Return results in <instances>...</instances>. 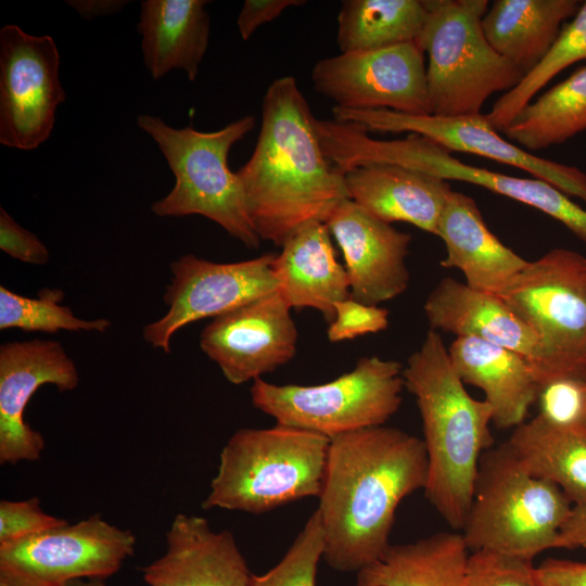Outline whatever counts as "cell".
Returning a JSON list of instances; mask_svg holds the SVG:
<instances>
[{
	"mask_svg": "<svg viewBox=\"0 0 586 586\" xmlns=\"http://www.w3.org/2000/svg\"><path fill=\"white\" fill-rule=\"evenodd\" d=\"M426 480L423 441L406 431L381 425L331 438L317 508L327 564L358 573L379 560L399 504Z\"/></svg>",
	"mask_w": 586,
	"mask_h": 586,
	"instance_id": "6da1fadb",
	"label": "cell"
},
{
	"mask_svg": "<svg viewBox=\"0 0 586 586\" xmlns=\"http://www.w3.org/2000/svg\"><path fill=\"white\" fill-rule=\"evenodd\" d=\"M316 120L293 76L268 86L254 151L235 171L260 240L282 246L304 225L326 224L349 199L344 173L323 152Z\"/></svg>",
	"mask_w": 586,
	"mask_h": 586,
	"instance_id": "7a4b0ae2",
	"label": "cell"
},
{
	"mask_svg": "<svg viewBox=\"0 0 586 586\" xmlns=\"http://www.w3.org/2000/svg\"><path fill=\"white\" fill-rule=\"evenodd\" d=\"M403 379L422 421L428 457L424 495L450 527L462 530L481 456L494 445L492 407L467 392L435 330L409 356Z\"/></svg>",
	"mask_w": 586,
	"mask_h": 586,
	"instance_id": "3957f363",
	"label": "cell"
},
{
	"mask_svg": "<svg viewBox=\"0 0 586 586\" xmlns=\"http://www.w3.org/2000/svg\"><path fill=\"white\" fill-rule=\"evenodd\" d=\"M330 438L276 423L240 429L222 447L202 508L262 514L319 497Z\"/></svg>",
	"mask_w": 586,
	"mask_h": 586,
	"instance_id": "277c9868",
	"label": "cell"
},
{
	"mask_svg": "<svg viewBox=\"0 0 586 586\" xmlns=\"http://www.w3.org/2000/svg\"><path fill=\"white\" fill-rule=\"evenodd\" d=\"M572 507L558 485L527 472L505 442L481 456L461 534L470 552L533 561L556 548Z\"/></svg>",
	"mask_w": 586,
	"mask_h": 586,
	"instance_id": "5b68a950",
	"label": "cell"
},
{
	"mask_svg": "<svg viewBox=\"0 0 586 586\" xmlns=\"http://www.w3.org/2000/svg\"><path fill=\"white\" fill-rule=\"evenodd\" d=\"M137 125L156 142L175 176L171 191L154 202L151 211L160 217L204 216L246 247L257 249L260 238L241 181L228 166L231 148L254 128V116H243L216 131L175 128L148 114L139 115Z\"/></svg>",
	"mask_w": 586,
	"mask_h": 586,
	"instance_id": "8992f818",
	"label": "cell"
},
{
	"mask_svg": "<svg viewBox=\"0 0 586 586\" xmlns=\"http://www.w3.org/2000/svg\"><path fill=\"white\" fill-rule=\"evenodd\" d=\"M428 16L416 41L428 54L431 115L481 114L495 92H508L524 73L487 41L482 18L487 0H425Z\"/></svg>",
	"mask_w": 586,
	"mask_h": 586,
	"instance_id": "52a82bcc",
	"label": "cell"
},
{
	"mask_svg": "<svg viewBox=\"0 0 586 586\" xmlns=\"http://www.w3.org/2000/svg\"><path fill=\"white\" fill-rule=\"evenodd\" d=\"M316 128L326 156L343 173L368 164H395L444 180L476 184L540 211L586 243V209L547 181L472 166L418 133L378 140L364 129L334 119H319Z\"/></svg>",
	"mask_w": 586,
	"mask_h": 586,
	"instance_id": "ba28073f",
	"label": "cell"
},
{
	"mask_svg": "<svg viewBox=\"0 0 586 586\" xmlns=\"http://www.w3.org/2000/svg\"><path fill=\"white\" fill-rule=\"evenodd\" d=\"M403 369L399 361L369 356L351 371L317 385H280L259 378L251 386V400L278 424L331 440L384 425L402 405Z\"/></svg>",
	"mask_w": 586,
	"mask_h": 586,
	"instance_id": "9c48e42d",
	"label": "cell"
},
{
	"mask_svg": "<svg viewBox=\"0 0 586 586\" xmlns=\"http://www.w3.org/2000/svg\"><path fill=\"white\" fill-rule=\"evenodd\" d=\"M498 296L538 339L542 385L560 377L586 379V256L552 249L528 262Z\"/></svg>",
	"mask_w": 586,
	"mask_h": 586,
	"instance_id": "30bf717a",
	"label": "cell"
},
{
	"mask_svg": "<svg viewBox=\"0 0 586 586\" xmlns=\"http://www.w3.org/2000/svg\"><path fill=\"white\" fill-rule=\"evenodd\" d=\"M136 548V536L93 514L0 545V586H64L115 574Z\"/></svg>",
	"mask_w": 586,
	"mask_h": 586,
	"instance_id": "8fae6325",
	"label": "cell"
},
{
	"mask_svg": "<svg viewBox=\"0 0 586 586\" xmlns=\"http://www.w3.org/2000/svg\"><path fill=\"white\" fill-rule=\"evenodd\" d=\"M59 67L51 36H34L13 24L0 29L1 144L28 151L50 137L66 99Z\"/></svg>",
	"mask_w": 586,
	"mask_h": 586,
	"instance_id": "7c38bea8",
	"label": "cell"
},
{
	"mask_svg": "<svg viewBox=\"0 0 586 586\" xmlns=\"http://www.w3.org/2000/svg\"><path fill=\"white\" fill-rule=\"evenodd\" d=\"M275 256L267 253L237 263H214L192 254L176 259L163 297L167 311L143 328V340L168 354L173 335L187 324L278 292Z\"/></svg>",
	"mask_w": 586,
	"mask_h": 586,
	"instance_id": "4fadbf2b",
	"label": "cell"
},
{
	"mask_svg": "<svg viewBox=\"0 0 586 586\" xmlns=\"http://www.w3.org/2000/svg\"><path fill=\"white\" fill-rule=\"evenodd\" d=\"M311 80L339 107L431 115L424 53L416 42L321 59Z\"/></svg>",
	"mask_w": 586,
	"mask_h": 586,
	"instance_id": "5bb4252c",
	"label": "cell"
},
{
	"mask_svg": "<svg viewBox=\"0 0 586 586\" xmlns=\"http://www.w3.org/2000/svg\"><path fill=\"white\" fill-rule=\"evenodd\" d=\"M333 118L364 129L391 133H418L449 152L480 155L518 167L555 186L586 205V173L575 166L536 156L505 140L488 123L485 114L441 117L410 115L390 110L332 109Z\"/></svg>",
	"mask_w": 586,
	"mask_h": 586,
	"instance_id": "9a60e30c",
	"label": "cell"
},
{
	"mask_svg": "<svg viewBox=\"0 0 586 586\" xmlns=\"http://www.w3.org/2000/svg\"><path fill=\"white\" fill-rule=\"evenodd\" d=\"M298 332L278 292L213 318L200 346L234 385L255 381L292 360Z\"/></svg>",
	"mask_w": 586,
	"mask_h": 586,
	"instance_id": "2e32d148",
	"label": "cell"
},
{
	"mask_svg": "<svg viewBox=\"0 0 586 586\" xmlns=\"http://www.w3.org/2000/svg\"><path fill=\"white\" fill-rule=\"evenodd\" d=\"M79 383L74 360L58 341L9 342L0 346V462L36 461L42 435L24 420L25 408L44 384L73 391Z\"/></svg>",
	"mask_w": 586,
	"mask_h": 586,
	"instance_id": "e0dca14e",
	"label": "cell"
},
{
	"mask_svg": "<svg viewBox=\"0 0 586 586\" xmlns=\"http://www.w3.org/2000/svg\"><path fill=\"white\" fill-rule=\"evenodd\" d=\"M326 225L343 253L353 300L378 306L407 290L409 233L375 218L351 199L335 208Z\"/></svg>",
	"mask_w": 586,
	"mask_h": 586,
	"instance_id": "ac0fdd59",
	"label": "cell"
},
{
	"mask_svg": "<svg viewBox=\"0 0 586 586\" xmlns=\"http://www.w3.org/2000/svg\"><path fill=\"white\" fill-rule=\"evenodd\" d=\"M142 574L149 586H251L253 577L232 532L186 513L174 518L165 553Z\"/></svg>",
	"mask_w": 586,
	"mask_h": 586,
	"instance_id": "d6986e66",
	"label": "cell"
},
{
	"mask_svg": "<svg viewBox=\"0 0 586 586\" xmlns=\"http://www.w3.org/2000/svg\"><path fill=\"white\" fill-rule=\"evenodd\" d=\"M423 309L431 330L475 337L524 356L536 369L542 384L538 339L498 295L447 277L430 292Z\"/></svg>",
	"mask_w": 586,
	"mask_h": 586,
	"instance_id": "ffe728a7",
	"label": "cell"
},
{
	"mask_svg": "<svg viewBox=\"0 0 586 586\" xmlns=\"http://www.w3.org/2000/svg\"><path fill=\"white\" fill-rule=\"evenodd\" d=\"M349 199L375 218L407 222L437 235L453 191L447 180L395 164H368L344 173Z\"/></svg>",
	"mask_w": 586,
	"mask_h": 586,
	"instance_id": "44dd1931",
	"label": "cell"
},
{
	"mask_svg": "<svg viewBox=\"0 0 586 586\" xmlns=\"http://www.w3.org/2000/svg\"><path fill=\"white\" fill-rule=\"evenodd\" d=\"M437 237L446 247L441 266L460 270L466 283L482 292L498 295L528 263L488 229L471 196L454 190L442 212Z\"/></svg>",
	"mask_w": 586,
	"mask_h": 586,
	"instance_id": "7402d4cb",
	"label": "cell"
},
{
	"mask_svg": "<svg viewBox=\"0 0 586 586\" xmlns=\"http://www.w3.org/2000/svg\"><path fill=\"white\" fill-rule=\"evenodd\" d=\"M279 293L291 308L318 310L327 323L335 304L351 297L345 266L339 263L324 222L310 221L295 231L273 259Z\"/></svg>",
	"mask_w": 586,
	"mask_h": 586,
	"instance_id": "603a6c76",
	"label": "cell"
},
{
	"mask_svg": "<svg viewBox=\"0 0 586 586\" xmlns=\"http://www.w3.org/2000/svg\"><path fill=\"white\" fill-rule=\"evenodd\" d=\"M448 354L461 381L484 393L497 428H517L525 421L542 384L524 356L475 337H456Z\"/></svg>",
	"mask_w": 586,
	"mask_h": 586,
	"instance_id": "cb8c5ba5",
	"label": "cell"
},
{
	"mask_svg": "<svg viewBox=\"0 0 586 586\" xmlns=\"http://www.w3.org/2000/svg\"><path fill=\"white\" fill-rule=\"evenodd\" d=\"M205 0H145L140 5L138 31L143 62L160 79L173 69L196 79L209 40Z\"/></svg>",
	"mask_w": 586,
	"mask_h": 586,
	"instance_id": "d4e9b609",
	"label": "cell"
},
{
	"mask_svg": "<svg viewBox=\"0 0 586 586\" xmlns=\"http://www.w3.org/2000/svg\"><path fill=\"white\" fill-rule=\"evenodd\" d=\"M579 8L577 0H496L483 16L482 28L495 51L525 75Z\"/></svg>",
	"mask_w": 586,
	"mask_h": 586,
	"instance_id": "484cf974",
	"label": "cell"
},
{
	"mask_svg": "<svg viewBox=\"0 0 586 586\" xmlns=\"http://www.w3.org/2000/svg\"><path fill=\"white\" fill-rule=\"evenodd\" d=\"M469 557L462 534L438 532L391 545L357 573L356 586H468Z\"/></svg>",
	"mask_w": 586,
	"mask_h": 586,
	"instance_id": "4316f807",
	"label": "cell"
},
{
	"mask_svg": "<svg viewBox=\"0 0 586 586\" xmlns=\"http://www.w3.org/2000/svg\"><path fill=\"white\" fill-rule=\"evenodd\" d=\"M506 443L527 472L558 485L573 505L586 504L585 424H556L537 415Z\"/></svg>",
	"mask_w": 586,
	"mask_h": 586,
	"instance_id": "83f0119b",
	"label": "cell"
},
{
	"mask_svg": "<svg viewBox=\"0 0 586 586\" xmlns=\"http://www.w3.org/2000/svg\"><path fill=\"white\" fill-rule=\"evenodd\" d=\"M586 131V65L528 102L502 130L513 143L537 151Z\"/></svg>",
	"mask_w": 586,
	"mask_h": 586,
	"instance_id": "f1b7e54d",
	"label": "cell"
},
{
	"mask_svg": "<svg viewBox=\"0 0 586 586\" xmlns=\"http://www.w3.org/2000/svg\"><path fill=\"white\" fill-rule=\"evenodd\" d=\"M426 16L425 0H345L336 42L341 53L416 42Z\"/></svg>",
	"mask_w": 586,
	"mask_h": 586,
	"instance_id": "f546056e",
	"label": "cell"
},
{
	"mask_svg": "<svg viewBox=\"0 0 586 586\" xmlns=\"http://www.w3.org/2000/svg\"><path fill=\"white\" fill-rule=\"evenodd\" d=\"M583 60H586V1L581 4L572 21L562 26L540 62L494 103L485 114L486 119L497 131H502L553 77Z\"/></svg>",
	"mask_w": 586,
	"mask_h": 586,
	"instance_id": "4dcf8cb0",
	"label": "cell"
},
{
	"mask_svg": "<svg viewBox=\"0 0 586 586\" xmlns=\"http://www.w3.org/2000/svg\"><path fill=\"white\" fill-rule=\"evenodd\" d=\"M63 293L40 291L31 298L0 286V329H20L26 332L55 333L65 331L105 332L111 321L105 318L85 320L67 306L59 304Z\"/></svg>",
	"mask_w": 586,
	"mask_h": 586,
	"instance_id": "1f68e13d",
	"label": "cell"
},
{
	"mask_svg": "<svg viewBox=\"0 0 586 586\" xmlns=\"http://www.w3.org/2000/svg\"><path fill=\"white\" fill-rule=\"evenodd\" d=\"M323 552V532L316 510L283 556L269 571L253 574L251 586H316Z\"/></svg>",
	"mask_w": 586,
	"mask_h": 586,
	"instance_id": "d6a6232c",
	"label": "cell"
},
{
	"mask_svg": "<svg viewBox=\"0 0 586 586\" xmlns=\"http://www.w3.org/2000/svg\"><path fill=\"white\" fill-rule=\"evenodd\" d=\"M468 586H540L532 561L489 551L470 552Z\"/></svg>",
	"mask_w": 586,
	"mask_h": 586,
	"instance_id": "836d02e7",
	"label": "cell"
},
{
	"mask_svg": "<svg viewBox=\"0 0 586 586\" xmlns=\"http://www.w3.org/2000/svg\"><path fill=\"white\" fill-rule=\"evenodd\" d=\"M543 419L556 424L586 425V379L560 377L542 385L537 400Z\"/></svg>",
	"mask_w": 586,
	"mask_h": 586,
	"instance_id": "e575fe53",
	"label": "cell"
},
{
	"mask_svg": "<svg viewBox=\"0 0 586 586\" xmlns=\"http://www.w3.org/2000/svg\"><path fill=\"white\" fill-rule=\"evenodd\" d=\"M335 315L327 330L330 342L337 343L378 333L388 327V310L352 297L335 304Z\"/></svg>",
	"mask_w": 586,
	"mask_h": 586,
	"instance_id": "d590c367",
	"label": "cell"
},
{
	"mask_svg": "<svg viewBox=\"0 0 586 586\" xmlns=\"http://www.w3.org/2000/svg\"><path fill=\"white\" fill-rule=\"evenodd\" d=\"M65 519L46 513L38 498L0 501V545L66 524Z\"/></svg>",
	"mask_w": 586,
	"mask_h": 586,
	"instance_id": "8d00e7d4",
	"label": "cell"
},
{
	"mask_svg": "<svg viewBox=\"0 0 586 586\" xmlns=\"http://www.w3.org/2000/svg\"><path fill=\"white\" fill-rule=\"evenodd\" d=\"M0 249L12 258L33 265H44L50 253L42 241L20 226L0 207Z\"/></svg>",
	"mask_w": 586,
	"mask_h": 586,
	"instance_id": "74e56055",
	"label": "cell"
},
{
	"mask_svg": "<svg viewBox=\"0 0 586 586\" xmlns=\"http://www.w3.org/2000/svg\"><path fill=\"white\" fill-rule=\"evenodd\" d=\"M306 3L303 0H246L238 15L240 36L247 40L262 25L269 23L291 7Z\"/></svg>",
	"mask_w": 586,
	"mask_h": 586,
	"instance_id": "f35d334b",
	"label": "cell"
},
{
	"mask_svg": "<svg viewBox=\"0 0 586 586\" xmlns=\"http://www.w3.org/2000/svg\"><path fill=\"white\" fill-rule=\"evenodd\" d=\"M536 575L540 586H586V562L548 558Z\"/></svg>",
	"mask_w": 586,
	"mask_h": 586,
	"instance_id": "ab89813d",
	"label": "cell"
},
{
	"mask_svg": "<svg viewBox=\"0 0 586 586\" xmlns=\"http://www.w3.org/2000/svg\"><path fill=\"white\" fill-rule=\"evenodd\" d=\"M556 548L586 549V504L573 505L559 532Z\"/></svg>",
	"mask_w": 586,
	"mask_h": 586,
	"instance_id": "60d3db41",
	"label": "cell"
},
{
	"mask_svg": "<svg viewBox=\"0 0 586 586\" xmlns=\"http://www.w3.org/2000/svg\"><path fill=\"white\" fill-rule=\"evenodd\" d=\"M72 7L85 20H93L99 16L111 15L123 10L128 3L125 0H67Z\"/></svg>",
	"mask_w": 586,
	"mask_h": 586,
	"instance_id": "b9f144b4",
	"label": "cell"
},
{
	"mask_svg": "<svg viewBox=\"0 0 586 586\" xmlns=\"http://www.w3.org/2000/svg\"><path fill=\"white\" fill-rule=\"evenodd\" d=\"M64 586H106V585L104 583V579H101V578H82V579H75L73 582H69Z\"/></svg>",
	"mask_w": 586,
	"mask_h": 586,
	"instance_id": "7bdbcfd3",
	"label": "cell"
}]
</instances>
